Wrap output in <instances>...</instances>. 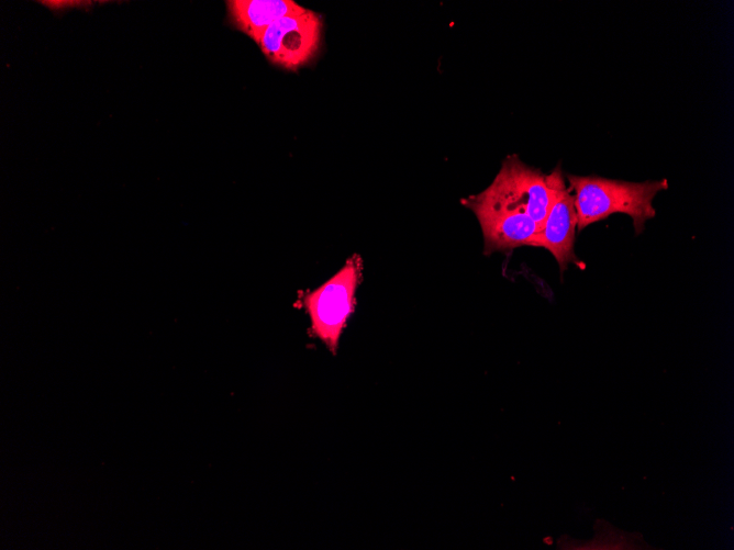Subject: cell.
Instances as JSON below:
<instances>
[{"label": "cell", "mask_w": 734, "mask_h": 550, "mask_svg": "<svg viewBox=\"0 0 734 550\" xmlns=\"http://www.w3.org/2000/svg\"><path fill=\"white\" fill-rule=\"evenodd\" d=\"M362 278V260L354 255L326 282L304 294L312 335L335 353L343 329L354 312L355 293Z\"/></svg>", "instance_id": "7a4b0ae2"}, {"label": "cell", "mask_w": 734, "mask_h": 550, "mask_svg": "<svg viewBox=\"0 0 734 550\" xmlns=\"http://www.w3.org/2000/svg\"><path fill=\"white\" fill-rule=\"evenodd\" d=\"M225 3L230 23L255 42L273 22L304 9L292 0H230Z\"/></svg>", "instance_id": "52a82bcc"}, {"label": "cell", "mask_w": 734, "mask_h": 550, "mask_svg": "<svg viewBox=\"0 0 734 550\" xmlns=\"http://www.w3.org/2000/svg\"><path fill=\"white\" fill-rule=\"evenodd\" d=\"M461 202L479 221L486 254L525 245L538 247L541 227L524 210L492 200L482 192Z\"/></svg>", "instance_id": "277c9868"}, {"label": "cell", "mask_w": 734, "mask_h": 550, "mask_svg": "<svg viewBox=\"0 0 734 550\" xmlns=\"http://www.w3.org/2000/svg\"><path fill=\"white\" fill-rule=\"evenodd\" d=\"M574 197L578 232L614 213L629 215L636 234L643 232L646 221L653 218L655 195L666 190V179L629 182L598 176H567Z\"/></svg>", "instance_id": "6da1fadb"}, {"label": "cell", "mask_w": 734, "mask_h": 550, "mask_svg": "<svg viewBox=\"0 0 734 550\" xmlns=\"http://www.w3.org/2000/svg\"><path fill=\"white\" fill-rule=\"evenodd\" d=\"M490 187L508 202L524 209L542 226L553 198L547 176L524 165L518 156H510Z\"/></svg>", "instance_id": "5b68a950"}, {"label": "cell", "mask_w": 734, "mask_h": 550, "mask_svg": "<svg viewBox=\"0 0 734 550\" xmlns=\"http://www.w3.org/2000/svg\"><path fill=\"white\" fill-rule=\"evenodd\" d=\"M547 179L553 198L540 229L538 247L547 249L557 260L560 270H565L569 263L579 265L574 252L577 227L574 197L565 184L559 167L547 175Z\"/></svg>", "instance_id": "8992f818"}, {"label": "cell", "mask_w": 734, "mask_h": 550, "mask_svg": "<svg viewBox=\"0 0 734 550\" xmlns=\"http://www.w3.org/2000/svg\"><path fill=\"white\" fill-rule=\"evenodd\" d=\"M321 34V15L304 8L273 22L256 43L270 63L294 70L315 56Z\"/></svg>", "instance_id": "3957f363"}]
</instances>
